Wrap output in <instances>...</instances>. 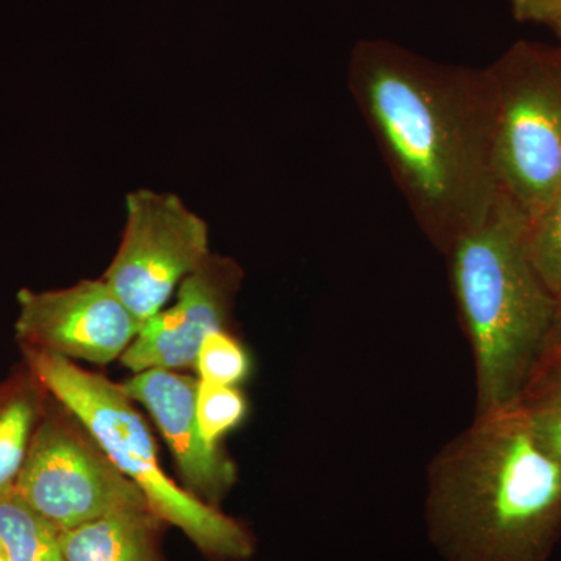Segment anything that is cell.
<instances>
[{
	"mask_svg": "<svg viewBox=\"0 0 561 561\" xmlns=\"http://www.w3.org/2000/svg\"><path fill=\"white\" fill-rule=\"evenodd\" d=\"M348 88L421 232L445 254L501 195L489 70L362 41Z\"/></svg>",
	"mask_w": 561,
	"mask_h": 561,
	"instance_id": "obj_1",
	"label": "cell"
},
{
	"mask_svg": "<svg viewBox=\"0 0 561 561\" xmlns=\"http://www.w3.org/2000/svg\"><path fill=\"white\" fill-rule=\"evenodd\" d=\"M424 524L445 561H549L561 541V463L518 405L474 415L427 470Z\"/></svg>",
	"mask_w": 561,
	"mask_h": 561,
	"instance_id": "obj_2",
	"label": "cell"
},
{
	"mask_svg": "<svg viewBox=\"0 0 561 561\" xmlns=\"http://www.w3.org/2000/svg\"><path fill=\"white\" fill-rule=\"evenodd\" d=\"M474 360L476 415L512 408L546 353L559 301L527 245V219L504 194L445 253Z\"/></svg>",
	"mask_w": 561,
	"mask_h": 561,
	"instance_id": "obj_3",
	"label": "cell"
},
{
	"mask_svg": "<svg viewBox=\"0 0 561 561\" xmlns=\"http://www.w3.org/2000/svg\"><path fill=\"white\" fill-rule=\"evenodd\" d=\"M24 353L33 378L87 427L162 524L183 531L209 560L247 561L254 556L256 540L245 524L165 474L149 426L124 387L60 354L33 348Z\"/></svg>",
	"mask_w": 561,
	"mask_h": 561,
	"instance_id": "obj_4",
	"label": "cell"
},
{
	"mask_svg": "<svg viewBox=\"0 0 561 561\" xmlns=\"http://www.w3.org/2000/svg\"><path fill=\"white\" fill-rule=\"evenodd\" d=\"M486 70L501 194L531 220L561 191V44L522 41Z\"/></svg>",
	"mask_w": 561,
	"mask_h": 561,
	"instance_id": "obj_5",
	"label": "cell"
},
{
	"mask_svg": "<svg viewBox=\"0 0 561 561\" xmlns=\"http://www.w3.org/2000/svg\"><path fill=\"white\" fill-rule=\"evenodd\" d=\"M14 490L61 534L119 508L149 505L65 408L36 427Z\"/></svg>",
	"mask_w": 561,
	"mask_h": 561,
	"instance_id": "obj_6",
	"label": "cell"
},
{
	"mask_svg": "<svg viewBox=\"0 0 561 561\" xmlns=\"http://www.w3.org/2000/svg\"><path fill=\"white\" fill-rule=\"evenodd\" d=\"M210 254L206 221L173 194L127 197V224L103 280L140 321L162 311L173 291Z\"/></svg>",
	"mask_w": 561,
	"mask_h": 561,
	"instance_id": "obj_7",
	"label": "cell"
},
{
	"mask_svg": "<svg viewBox=\"0 0 561 561\" xmlns=\"http://www.w3.org/2000/svg\"><path fill=\"white\" fill-rule=\"evenodd\" d=\"M18 305L22 346L70 360L108 365L121 359L142 327L103 278L61 290L22 289Z\"/></svg>",
	"mask_w": 561,
	"mask_h": 561,
	"instance_id": "obj_8",
	"label": "cell"
},
{
	"mask_svg": "<svg viewBox=\"0 0 561 561\" xmlns=\"http://www.w3.org/2000/svg\"><path fill=\"white\" fill-rule=\"evenodd\" d=\"M242 275L238 262L210 253L180 284L175 305L144 321L122 354V365L133 373L195 368L203 341L213 332L230 331Z\"/></svg>",
	"mask_w": 561,
	"mask_h": 561,
	"instance_id": "obj_9",
	"label": "cell"
},
{
	"mask_svg": "<svg viewBox=\"0 0 561 561\" xmlns=\"http://www.w3.org/2000/svg\"><path fill=\"white\" fill-rule=\"evenodd\" d=\"M122 387L133 401L149 411L160 427L186 490L220 508V502L238 481V470L220 446L202 434L197 419L198 379L151 368L135 373Z\"/></svg>",
	"mask_w": 561,
	"mask_h": 561,
	"instance_id": "obj_10",
	"label": "cell"
},
{
	"mask_svg": "<svg viewBox=\"0 0 561 561\" xmlns=\"http://www.w3.org/2000/svg\"><path fill=\"white\" fill-rule=\"evenodd\" d=\"M161 519L149 505H131L62 531L66 561H165Z\"/></svg>",
	"mask_w": 561,
	"mask_h": 561,
	"instance_id": "obj_11",
	"label": "cell"
},
{
	"mask_svg": "<svg viewBox=\"0 0 561 561\" xmlns=\"http://www.w3.org/2000/svg\"><path fill=\"white\" fill-rule=\"evenodd\" d=\"M0 540L9 561H66L61 531L14 489L0 496Z\"/></svg>",
	"mask_w": 561,
	"mask_h": 561,
	"instance_id": "obj_12",
	"label": "cell"
},
{
	"mask_svg": "<svg viewBox=\"0 0 561 561\" xmlns=\"http://www.w3.org/2000/svg\"><path fill=\"white\" fill-rule=\"evenodd\" d=\"M516 405L535 440L561 463V365L542 357Z\"/></svg>",
	"mask_w": 561,
	"mask_h": 561,
	"instance_id": "obj_13",
	"label": "cell"
},
{
	"mask_svg": "<svg viewBox=\"0 0 561 561\" xmlns=\"http://www.w3.org/2000/svg\"><path fill=\"white\" fill-rule=\"evenodd\" d=\"M27 387L0 398V496L16 485L39 419L38 394Z\"/></svg>",
	"mask_w": 561,
	"mask_h": 561,
	"instance_id": "obj_14",
	"label": "cell"
},
{
	"mask_svg": "<svg viewBox=\"0 0 561 561\" xmlns=\"http://www.w3.org/2000/svg\"><path fill=\"white\" fill-rule=\"evenodd\" d=\"M527 245L535 268L561 302V191L537 217L527 220Z\"/></svg>",
	"mask_w": 561,
	"mask_h": 561,
	"instance_id": "obj_15",
	"label": "cell"
},
{
	"mask_svg": "<svg viewBox=\"0 0 561 561\" xmlns=\"http://www.w3.org/2000/svg\"><path fill=\"white\" fill-rule=\"evenodd\" d=\"M250 356L230 331H216L203 341L198 351V381L238 387L250 373Z\"/></svg>",
	"mask_w": 561,
	"mask_h": 561,
	"instance_id": "obj_16",
	"label": "cell"
},
{
	"mask_svg": "<svg viewBox=\"0 0 561 561\" xmlns=\"http://www.w3.org/2000/svg\"><path fill=\"white\" fill-rule=\"evenodd\" d=\"M247 401L238 387L198 381L197 419L202 434L213 445L245 420Z\"/></svg>",
	"mask_w": 561,
	"mask_h": 561,
	"instance_id": "obj_17",
	"label": "cell"
},
{
	"mask_svg": "<svg viewBox=\"0 0 561 561\" xmlns=\"http://www.w3.org/2000/svg\"><path fill=\"white\" fill-rule=\"evenodd\" d=\"M516 21L553 25L561 22V0H511Z\"/></svg>",
	"mask_w": 561,
	"mask_h": 561,
	"instance_id": "obj_18",
	"label": "cell"
},
{
	"mask_svg": "<svg viewBox=\"0 0 561 561\" xmlns=\"http://www.w3.org/2000/svg\"><path fill=\"white\" fill-rule=\"evenodd\" d=\"M542 357H548V359L561 365V302H559V312H557L551 337H549L548 346H546V353Z\"/></svg>",
	"mask_w": 561,
	"mask_h": 561,
	"instance_id": "obj_19",
	"label": "cell"
},
{
	"mask_svg": "<svg viewBox=\"0 0 561 561\" xmlns=\"http://www.w3.org/2000/svg\"><path fill=\"white\" fill-rule=\"evenodd\" d=\"M0 561H9V557H7L5 548H3L2 540H0Z\"/></svg>",
	"mask_w": 561,
	"mask_h": 561,
	"instance_id": "obj_20",
	"label": "cell"
},
{
	"mask_svg": "<svg viewBox=\"0 0 561 561\" xmlns=\"http://www.w3.org/2000/svg\"><path fill=\"white\" fill-rule=\"evenodd\" d=\"M552 28H553V32L557 33V36H559L560 44H561V22H560V24L553 25Z\"/></svg>",
	"mask_w": 561,
	"mask_h": 561,
	"instance_id": "obj_21",
	"label": "cell"
}]
</instances>
